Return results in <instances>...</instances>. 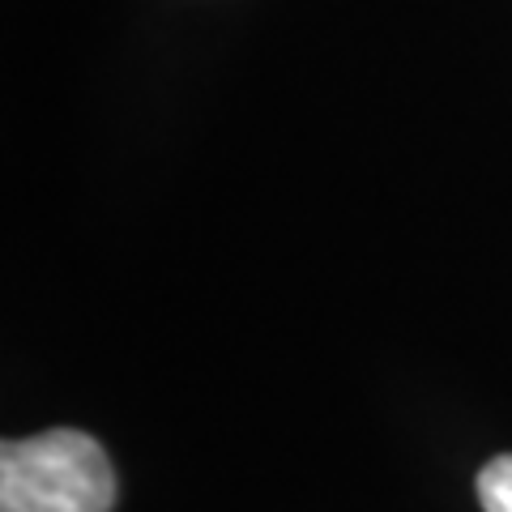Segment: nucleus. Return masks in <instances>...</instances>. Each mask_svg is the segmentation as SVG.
<instances>
[{
	"label": "nucleus",
	"instance_id": "obj_1",
	"mask_svg": "<svg viewBox=\"0 0 512 512\" xmlns=\"http://www.w3.org/2000/svg\"><path fill=\"white\" fill-rule=\"evenodd\" d=\"M116 470L103 444L73 427L0 448V512H111Z\"/></svg>",
	"mask_w": 512,
	"mask_h": 512
},
{
	"label": "nucleus",
	"instance_id": "obj_2",
	"mask_svg": "<svg viewBox=\"0 0 512 512\" xmlns=\"http://www.w3.org/2000/svg\"><path fill=\"white\" fill-rule=\"evenodd\" d=\"M478 504L483 512H512V453H500L478 470Z\"/></svg>",
	"mask_w": 512,
	"mask_h": 512
}]
</instances>
